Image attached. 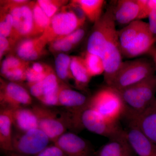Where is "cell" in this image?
I'll return each instance as SVG.
<instances>
[{
    "label": "cell",
    "mask_w": 156,
    "mask_h": 156,
    "mask_svg": "<svg viewBox=\"0 0 156 156\" xmlns=\"http://www.w3.org/2000/svg\"><path fill=\"white\" fill-rule=\"evenodd\" d=\"M96 156H137L126 139L125 130L98 151Z\"/></svg>",
    "instance_id": "obj_18"
},
{
    "label": "cell",
    "mask_w": 156,
    "mask_h": 156,
    "mask_svg": "<svg viewBox=\"0 0 156 156\" xmlns=\"http://www.w3.org/2000/svg\"><path fill=\"white\" fill-rule=\"evenodd\" d=\"M29 66L17 68L10 70L1 76L7 81L20 83L26 81V71Z\"/></svg>",
    "instance_id": "obj_32"
},
{
    "label": "cell",
    "mask_w": 156,
    "mask_h": 156,
    "mask_svg": "<svg viewBox=\"0 0 156 156\" xmlns=\"http://www.w3.org/2000/svg\"><path fill=\"white\" fill-rule=\"evenodd\" d=\"M126 139L137 156H156V145L139 129L129 126L125 130Z\"/></svg>",
    "instance_id": "obj_14"
},
{
    "label": "cell",
    "mask_w": 156,
    "mask_h": 156,
    "mask_svg": "<svg viewBox=\"0 0 156 156\" xmlns=\"http://www.w3.org/2000/svg\"><path fill=\"white\" fill-rule=\"evenodd\" d=\"M122 57L115 27L109 36L101 56L105 68L104 80L106 85L111 86L112 84L122 63Z\"/></svg>",
    "instance_id": "obj_11"
},
{
    "label": "cell",
    "mask_w": 156,
    "mask_h": 156,
    "mask_svg": "<svg viewBox=\"0 0 156 156\" xmlns=\"http://www.w3.org/2000/svg\"><path fill=\"white\" fill-rule=\"evenodd\" d=\"M87 105L108 121L119 122L125 114V104L119 91L111 86H105L89 98Z\"/></svg>",
    "instance_id": "obj_4"
},
{
    "label": "cell",
    "mask_w": 156,
    "mask_h": 156,
    "mask_svg": "<svg viewBox=\"0 0 156 156\" xmlns=\"http://www.w3.org/2000/svg\"><path fill=\"white\" fill-rule=\"evenodd\" d=\"M70 69L75 86L78 89H85L92 77L88 72L83 57L72 56Z\"/></svg>",
    "instance_id": "obj_24"
},
{
    "label": "cell",
    "mask_w": 156,
    "mask_h": 156,
    "mask_svg": "<svg viewBox=\"0 0 156 156\" xmlns=\"http://www.w3.org/2000/svg\"><path fill=\"white\" fill-rule=\"evenodd\" d=\"M86 19L80 8L71 1L69 5L62 7L50 18L49 25L42 35L49 44L83 27Z\"/></svg>",
    "instance_id": "obj_3"
},
{
    "label": "cell",
    "mask_w": 156,
    "mask_h": 156,
    "mask_svg": "<svg viewBox=\"0 0 156 156\" xmlns=\"http://www.w3.org/2000/svg\"><path fill=\"white\" fill-rule=\"evenodd\" d=\"M61 82L52 68L41 80L33 83H27V86L32 96L40 101L46 95L59 90Z\"/></svg>",
    "instance_id": "obj_19"
},
{
    "label": "cell",
    "mask_w": 156,
    "mask_h": 156,
    "mask_svg": "<svg viewBox=\"0 0 156 156\" xmlns=\"http://www.w3.org/2000/svg\"><path fill=\"white\" fill-rule=\"evenodd\" d=\"M8 156H25L19 154L14 153H12L10 154H9V155Z\"/></svg>",
    "instance_id": "obj_41"
},
{
    "label": "cell",
    "mask_w": 156,
    "mask_h": 156,
    "mask_svg": "<svg viewBox=\"0 0 156 156\" xmlns=\"http://www.w3.org/2000/svg\"><path fill=\"white\" fill-rule=\"evenodd\" d=\"M52 69L49 66L48 69L44 73H38L34 71L31 67L29 66L26 71V78L27 83H33L41 80Z\"/></svg>",
    "instance_id": "obj_34"
},
{
    "label": "cell",
    "mask_w": 156,
    "mask_h": 156,
    "mask_svg": "<svg viewBox=\"0 0 156 156\" xmlns=\"http://www.w3.org/2000/svg\"><path fill=\"white\" fill-rule=\"evenodd\" d=\"M125 104L127 120L143 113L155 99L156 76L154 75L138 83L119 91Z\"/></svg>",
    "instance_id": "obj_1"
},
{
    "label": "cell",
    "mask_w": 156,
    "mask_h": 156,
    "mask_svg": "<svg viewBox=\"0 0 156 156\" xmlns=\"http://www.w3.org/2000/svg\"><path fill=\"white\" fill-rule=\"evenodd\" d=\"M9 110L13 126L17 131L24 132L38 128V122L31 107Z\"/></svg>",
    "instance_id": "obj_21"
},
{
    "label": "cell",
    "mask_w": 156,
    "mask_h": 156,
    "mask_svg": "<svg viewBox=\"0 0 156 156\" xmlns=\"http://www.w3.org/2000/svg\"><path fill=\"white\" fill-rule=\"evenodd\" d=\"M115 23L113 8L109 7L99 20L94 23L87 41V51L101 57L109 36L116 27Z\"/></svg>",
    "instance_id": "obj_8"
},
{
    "label": "cell",
    "mask_w": 156,
    "mask_h": 156,
    "mask_svg": "<svg viewBox=\"0 0 156 156\" xmlns=\"http://www.w3.org/2000/svg\"><path fill=\"white\" fill-rule=\"evenodd\" d=\"M13 29V19L8 10L1 8L0 20V36L9 38Z\"/></svg>",
    "instance_id": "obj_30"
},
{
    "label": "cell",
    "mask_w": 156,
    "mask_h": 156,
    "mask_svg": "<svg viewBox=\"0 0 156 156\" xmlns=\"http://www.w3.org/2000/svg\"><path fill=\"white\" fill-rule=\"evenodd\" d=\"M50 138L39 128L13 133V153L27 156H36L48 146Z\"/></svg>",
    "instance_id": "obj_7"
},
{
    "label": "cell",
    "mask_w": 156,
    "mask_h": 156,
    "mask_svg": "<svg viewBox=\"0 0 156 156\" xmlns=\"http://www.w3.org/2000/svg\"><path fill=\"white\" fill-rule=\"evenodd\" d=\"M13 125L10 111L7 109L0 110V148L9 154L13 153L12 128Z\"/></svg>",
    "instance_id": "obj_22"
},
{
    "label": "cell",
    "mask_w": 156,
    "mask_h": 156,
    "mask_svg": "<svg viewBox=\"0 0 156 156\" xmlns=\"http://www.w3.org/2000/svg\"><path fill=\"white\" fill-rule=\"evenodd\" d=\"M152 60L140 57L123 61L111 87L120 91L155 75Z\"/></svg>",
    "instance_id": "obj_5"
},
{
    "label": "cell",
    "mask_w": 156,
    "mask_h": 156,
    "mask_svg": "<svg viewBox=\"0 0 156 156\" xmlns=\"http://www.w3.org/2000/svg\"><path fill=\"white\" fill-rule=\"evenodd\" d=\"M26 0L6 1L2 8L8 10L13 19V29L9 39L16 43L20 39L31 38L34 27L32 2Z\"/></svg>",
    "instance_id": "obj_6"
},
{
    "label": "cell",
    "mask_w": 156,
    "mask_h": 156,
    "mask_svg": "<svg viewBox=\"0 0 156 156\" xmlns=\"http://www.w3.org/2000/svg\"><path fill=\"white\" fill-rule=\"evenodd\" d=\"M145 23L142 20H135L118 30V38L122 56L131 47Z\"/></svg>",
    "instance_id": "obj_23"
},
{
    "label": "cell",
    "mask_w": 156,
    "mask_h": 156,
    "mask_svg": "<svg viewBox=\"0 0 156 156\" xmlns=\"http://www.w3.org/2000/svg\"><path fill=\"white\" fill-rule=\"evenodd\" d=\"M151 3L154 9L156 8V0H151Z\"/></svg>",
    "instance_id": "obj_40"
},
{
    "label": "cell",
    "mask_w": 156,
    "mask_h": 156,
    "mask_svg": "<svg viewBox=\"0 0 156 156\" xmlns=\"http://www.w3.org/2000/svg\"><path fill=\"white\" fill-rule=\"evenodd\" d=\"M41 104L33 105L31 108L38 122V128L54 143L69 128L77 130L74 114L69 110L59 112Z\"/></svg>",
    "instance_id": "obj_2"
},
{
    "label": "cell",
    "mask_w": 156,
    "mask_h": 156,
    "mask_svg": "<svg viewBox=\"0 0 156 156\" xmlns=\"http://www.w3.org/2000/svg\"><path fill=\"white\" fill-rule=\"evenodd\" d=\"M48 44L42 35L23 39L16 48L17 56L24 61H34L44 54L46 45Z\"/></svg>",
    "instance_id": "obj_13"
},
{
    "label": "cell",
    "mask_w": 156,
    "mask_h": 156,
    "mask_svg": "<svg viewBox=\"0 0 156 156\" xmlns=\"http://www.w3.org/2000/svg\"><path fill=\"white\" fill-rule=\"evenodd\" d=\"M30 62L20 59L17 56H9L6 57L2 62L1 67V75L8 71L17 68L28 67Z\"/></svg>",
    "instance_id": "obj_31"
},
{
    "label": "cell",
    "mask_w": 156,
    "mask_h": 156,
    "mask_svg": "<svg viewBox=\"0 0 156 156\" xmlns=\"http://www.w3.org/2000/svg\"><path fill=\"white\" fill-rule=\"evenodd\" d=\"M156 43L155 39L150 29L148 23L146 22L131 47L123 54V56L132 58L147 54Z\"/></svg>",
    "instance_id": "obj_15"
},
{
    "label": "cell",
    "mask_w": 156,
    "mask_h": 156,
    "mask_svg": "<svg viewBox=\"0 0 156 156\" xmlns=\"http://www.w3.org/2000/svg\"><path fill=\"white\" fill-rule=\"evenodd\" d=\"M15 44L9 38L0 36V59L11 50V47Z\"/></svg>",
    "instance_id": "obj_37"
},
{
    "label": "cell",
    "mask_w": 156,
    "mask_h": 156,
    "mask_svg": "<svg viewBox=\"0 0 156 156\" xmlns=\"http://www.w3.org/2000/svg\"><path fill=\"white\" fill-rule=\"evenodd\" d=\"M83 27L78 29L71 34L63 37L76 47L83 39L86 34V30Z\"/></svg>",
    "instance_id": "obj_35"
},
{
    "label": "cell",
    "mask_w": 156,
    "mask_h": 156,
    "mask_svg": "<svg viewBox=\"0 0 156 156\" xmlns=\"http://www.w3.org/2000/svg\"><path fill=\"white\" fill-rule=\"evenodd\" d=\"M43 11L50 18L55 15L68 2L57 0H38L37 1Z\"/></svg>",
    "instance_id": "obj_29"
},
{
    "label": "cell",
    "mask_w": 156,
    "mask_h": 156,
    "mask_svg": "<svg viewBox=\"0 0 156 156\" xmlns=\"http://www.w3.org/2000/svg\"><path fill=\"white\" fill-rule=\"evenodd\" d=\"M34 27L31 37L41 36L46 30L50 23V18L46 15L37 2H32Z\"/></svg>",
    "instance_id": "obj_26"
},
{
    "label": "cell",
    "mask_w": 156,
    "mask_h": 156,
    "mask_svg": "<svg viewBox=\"0 0 156 156\" xmlns=\"http://www.w3.org/2000/svg\"><path fill=\"white\" fill-rule=\"evenodd\" d=\"M151 57L153 62L155 70L156 76V47L154 46L147 53Z\"/></svg>",
    "instance_id": "obj_39"
},
{
    "label": "cell",
    "mask_w": 156,
    "mask_h": 156,
    "mask_svg": "<svg viewBox=\"0 0 156 156\" xmlns=\"http://www.w3.org/2000/svg\"><path fill=\"white\" fill-rule=\"evenodd\" d=\"M83 57L88 72L91 77L104 74V65L101 57L87 51Z\"/></svg>",
    "instance_id": "obj_28"
},
{
    "label": "cell",
    "mask_w": 156,
    "mask_h": 156,
    "mask_svg": "<svg viewBox=\"0 0 156 156\" xmlns=\"http://www.w3.org/2000/svg\"><path fill=\"white\" fill-rule=\"evenodd\" d=\"M148 18L150 29L154 37L156 42V8L152 11Z\"/></svg>",
    "instance_id": "obj_38"
},
{
    "label": "cell",
    "mask_w": 156,
    "mask_h": 156,
    "mask_svg": "<svg viewBox=\"0 0 156 156\" xmlns=\"http://www.w3.org/2000/svg\"><path fill=\"white\" fill-rule=\"evenodd\" d=\"M49 44L50 50L54 53L68 52L75 47L64 37L56 39Z\"/></svg>",
    "instance_id": "obj_33"
},
{
    "label": "cell",
    "mask_w": 156,
    "mask_h": 156,
    "mask_svg": "<svg viewBox=\"0 0 156 156\" xmlns=\"http://www.w3.org/2000/svg\"><path fill=\"white\" fill-rule=\"evenodd\" d=\"M128 120L129 126L138 128L156 145V109L150 108L143 113Z\"/></svg>",
    "instance_id": "obj_20"
},
{
    "label": "cell",
    "mask_w": 156,
    "mask_h": 156,
    "mask_svg": "<svg viewBox=\"0 0 156 156\" xmlns=\"http://www.w3.org/2000/svg\"><path fill=\"white\" fill-rule=\"evenodd\" d=\"M89 99L83 93L61 82L58 97L59 106L64 107L72 111L79 112L87 106Z\"/></svg>",
    "instance_id": "obj_16"
},
{
    "label": "cell",
    "mask_w": 156,
    "mask_h": 156,
    "mask_svg": "<svg viewBox=\"0 0 156 156\" xmlns=\"http://www.w3.org/2000/svg\"><path fill=\"white\" fill-rule=\"evenodd\" d=\"M71 57L67 54L60 53L55 59L56 73L62 83L66 84L70 80H73L70 69Z\"/></svg>",
    "instance_id": "obj_27"
},
{
    "label": "cell",
    "mask_w": 156,
    "mask_h": 156,
    "mask_svg": "<svg viewBox=\"0 0 156 156\" xmlns=\"http://www.w3.org/2000/svg\"><path fill=\"white\" fill-rule=\"evenodd\" d=\"M0 83L1 108L11 110L32 105V96L20 83L6 81L2 78Z\"/></svg>",
    "instance_id": "obj_10"
},
{
    "label": "cell",
    "mask_w": 156,
    "mask_h": 156,
    "mask_svg": "<svg viewBox=\"0 0 156 156\" xmlns=\"http://www.w3.org/2000/svg\"><path fill=\"white\" fill-rule=\"evenodd\" d=\"M151 108H152L156 109V97L154 103L152 105L151 107Z\"/></svg>",
    "instance_id": "obj_42"
},
{
    "label": "cell",
    "mask_w": 156,
    "mask_h": 156,
    "mask_svg": "<svg viewBox=\"0 0 156 156\" xmlns=\"http://www.w3.org/2000/svg\"><path fill=\"white\" fill-rule=\"evenodd\" d=\"M141 8L139 0H119L113 8L115 21L121 25H128L138 20Z\"/></svg>",
    "instance_id": "obj_17"
},
{
    "label": "cell",
    "mask_w": 156,
    "mask_h": 156,
    "mask_svg": "<svg viewBox=\"0 0 156 156\" xmlns=\"http://www.w3.org/2000/svg\"><path fill=\"white\" fill-rule=\"evenodd\" d=\"M79 119L82 128L109 139L118 136L124 131L119 122L108 121L88 105L81 111Z\"/></svg>",
    "instance_id": "obj_9"
},
{
    "label": "cell",
    "mask_w": 156,
    "mask_h": 156,
    "mask_svg": "<svg viewBox=\"0 0 156 156\" xmlns=\"http://www.w3.org/2000/svg\"><path fill=\"white\" fill-rule=\"evenodd\" d=\"M82 9L87 18L95 23L100 19L105 2L103 0L73 1Z\"/></svg>",
    "instance_id": "obj_25"
},
{
    "label": "cell",
    "mask_w": 156,
    "mask_h": 156,
    "mask_svg": "<svg viewBox=\"0 0 156 156\" xmlns=\"http://www.w3.org/2000/svg\"><path fill=\"white\" fill-rule=\"evenodd\" d=\"M54 144L66 156H94L92 146L88 141L73 132H66L56 140Z\"/></svg>",
    "instance_id": "obj_12"
},
{
    "label": "cell",
    "mask_w": 156,
    "mask_h": 156,
    "mask_svg": "<svg viewBox=\"0 0 156 156\" xmlns=\"http://www.w3.org/2000/svg\"><path fill=\"white\" fill-rule=\"evenodd\" d=\"M36 156H66L57 146H48L45 149Z\"/></svg>",
    "instance_id": "obj_36"
}]
</instances>
